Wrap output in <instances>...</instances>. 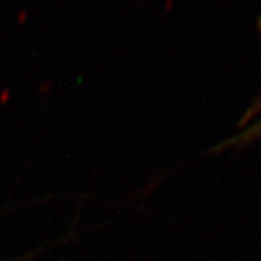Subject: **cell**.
Listing matches in <instances>:
<instances>
[{"instance_id": "1", "label": "cell", "mask_w": 261, "mask_h": 261, "mask_svg": "<svg viewBox=\"0 0 261 261\" xmlns=\"http://www.w3.org/2000/svg\"><path fill=\"white\" fill-rule=\"evenodd\" d=\"M244 122H247V126H245V129L238 134V137L233 140V142H238V141L245 142V141L252 140L261 134V100L250 111Z\"/></svg>"}]
</instances>
